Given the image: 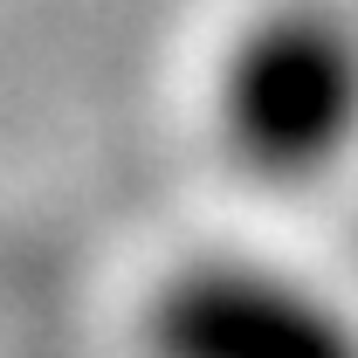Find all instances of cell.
Returning a JSON list of instances; mask_svg holds the SVG:
<instances>
[{
	"instance_id": "obj_2",
	"label": "cell",
	"mask_w": 358,
	"mask_h": 358,
	"mask_svg": "<svg viewBox=\"0 0 358 358\" xmlns=\"http://www.w3.org/2000/svg\"><path fill=\"white\" fill-rule=\"evenodd\" d=\"M152 358H358V317L262 262H193L145 317Z\"/></svg>"
},
{
	"instance_id": "obj_1",
	"label": "cell",
	"mask_w": 358,
	"mask_h": 358,
	"mask_svg": "<svg viewBox=\"0 0 358 358\" xmlns=\"http://www.w3.org/2000/svg\"><path fill=\"white\" fill-rule=\"evenodd\" d=\"M221 131L262 179H317L358 145V21L331 0L262 7L221 62Z\"/></svg>"
}]
</instances>
